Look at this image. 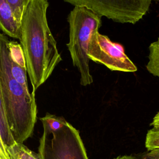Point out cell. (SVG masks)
I'll return each instance as SVG.
<instances>
[{"mask_svg":"<svg viewBox=\"0 0 159 159\" xmlns=\"http://www.w3.org/2000/svg\"><path fill=\"white\" fill-rule=\"evenodd\" d=\"M8 48L10 59L17 65L26 68L25 57L21 45L16 41L9 40L8 43Z\"/></svg>","mask_w":159,"mask_h":159,"instance_id":"cell-12","label":"cell"},{"mask_svg":"<svg viewBox=\"0 0 159 159\" xmlns=\"http://www.w3.org/2000/svg\"><path fill=\"white\" fill-rule=\"evenodd\" d=\"M42 123L43 132L47 133L55 132L61 129L67 122L63 117H58L54 114L47 113L46 115L40 118Z\"/></svg>","mask_w":159,"mask_h":159,"instance_id":"cell-9","label":"cell"},{"mask_svg":"<svg viewBox=\"0 0 159 159\" xmlns=\"http://www.w3.org/2000/svg\"><path fill=\"white\" fill-rule=\"evenodd\" d=\"M11 7L15 19L20 24L24 12L30 0H7Z\"/></svg>","mask_w":159,"mask_h":159,"instance_id":"cell-14","label":"cell"},{"mask_svg":"<svg viewBox=\"0 0 159 159\" xmlns=\"http://www.w3.org/2000/svg\"><path fill=\"white\" fill-rule=\"evenodd\" d=\"M0 30L7 35L20 39V27L7 0H0Z\"/></svg>","mask_w":159,"mask_h":159,"instance_id":"cell-7","label":"cell"},{"mask_svg":"<svg viewBox=\"0 0 159 159\" xmlns=\"http://www.w3.org/2000/svg\"><path fill=\"white\" fill-rule=\"evenodd\" d=\"M9 39L0 33V89L11 134L23 143L33 133L37 120L35 94L18 83L9 67Z\"/></svg>","mask_w":159,"mask_h":159,"instance_id":"cell-2","label":"cell"},{"mask_svg":"<svg viewBox=\"0 0 159 159\" xmlns=\"http://www.w3.org/2000/svg\"><path fill=\"white\" fill-rule=\"evenodd\" d=\"M142 159H159V148L144 153L142 156Z\"/></svg>","mask_w":159,"mask_h":159,"instance_id":"cell-15","label":"cell"},{"mask_svg":"<svg viewBox=\"0 0 159 159\" xmlns=\"http://www.w3.org/2000/svg\"><path fill=\"white\" fill-rule=\"evenodd\" d=\"M38 154L40 159H88L79 131L68 122L57 132L43 131Z\"/></svg>","mask_w":159,"mask_h":159,"instance_id":"cell-4","label":"cell"},{"mask_svg":"<svg viewBox=\"0 0 159 159\" xmlns=\"http://www.w3.org/2000/svg\"><path fill=\"white\" fill-rule=\"evenodd\" d=\"M88 56L89 60L101 63L112 71L135 72L137 70L122 47L111 42L107 36L100 34L98 31L92 36Z\"/></svg>","mask_w":159,"mask_h":159,"instance_id":"cell-6","label":"cell"},{"mask_svg":"<svg viewBox=\"0 0 159 159\" xmlns=\"http://www.w3.org/2000/svg\"><path fill=\"white\" fill-rule=\"evenodd\" d=\"M149 51L147 69L150 73L159 78V38L150 45Z\"/></svg>","mask_w":159,"mask_h":159,"instance_id":"cell-11","label":"cell"},{"mask_svg":"<svg viewBox=\"0 0 159 159\" xmlns=\"http://www.w3.org/2000/svg\"><path fill=\"white\" fill-rule=\"evenodd\" d=\"M10 159H40L38 153L28 148L23 143L15 142L7 148Z\"/></svg>","mask_w":159,"mask_h":159,"instance_id":"cell-8","label":"cell"},{"mask_svg":"<svg viewBox=\"0 0 159 159\" xmlns=\"http://www.w3.org/2000/svg\"><path fill=\"white\" fill-rule=\"evenodd\" d=\"M145 144L148 151L159 148V127H153L148 130Z\"/></svg>","mask_w":159,"mask_h":159,"instance_id":"cell-13","label":"cell"},{"mask_svg":"<svg viewBox=\"0 0 159 159\" xmlns=\"http://www.w3.org/2000/svg\"><path fill=\"white\" fill-rule=\"evenodd\" d=\"M0 134L7 148L15 143L16 142L14 140L11 134L10 129L7 122L5 111L4 109L1 89H0Z\"/></svg>","mask_w":159,"mask_h":159,"instance_id":"cell-10","label":"cell"},{"mask_svg":"<svg viewBox=\"0 0 159 159\" xmlns=\"http://www.w3.org/2000/svg\"><path fill=\"white\" fill-rule=\"evenodd\" d=\"M114 159H138V158L132 155H119L116 158H115Z\"/></svg>","mask_w":159,"mask_h":159,"instance_id":"cell-18","label":"cell"},{"mask_svg":"<svg viewBox=\"0 0 159 159\" xmlns=\"http://www.w3.org/2000/svg\"><path fill=\"white\" fill-rule=\"evenodd\" d=\"M48 6V0H30L20 24L19 40L34 94L61 61L47 22Z\"/></svg>","mask_w":159,"mask_h":159,"instance_id":"cell-1","label":"cell"},{"mask_svg":"<svg viewBox=\"0 0 159 159\" xmlns=\"http://www.w3.org/2000/svg\"><path fill=\"white\" fill-rule=\"evenodd\" d=\"M74 6L84 7L99 16L116 22L135 24L156 0H64Z\"/></svg>","mask_w":159,"mask_h":159,"instance_id":"cell-5","label":"cell"},{"mask_svg":"<svg viewBox=\"0 0 159 159\" xmlns=\"http://www.w3.org/2000/svg\"><path fill=\"white\" fill-rule=\"evenodd\" d=\"M150 125H152L153 127H159V112H158L153 117Z\"/></svg>","mask_w":159,"mask_h":159,"instance_id":"cell-17","label":"cell"},{"mask_svg":"<svg viewBox=\"0 0 159 159\" xmlns=\"http://www.w3.org/2000/svg\"><path fill=\"white\" fill-rule=\"evenodd\" d=\"M0 159H10L7 147L0 134Z\"/></svg>","mask_w":159,"mask_h":159,"instance_id":"cell-16","label":"cell"},{"mask_svg":"<svg viewBox=\"0 0 159 159\" xmlns=\"http://www.w3.org/2000/svg\"><path fill=\"white\" fill-rule=\"evenodd\" d=\"M70 27V40L66 44L73 65L80 73V84L87 86L93 82L90 73L88 50L93 35L101 25V17L91 10L75 6L68 18Z\"/></svg>","mask_w":159,"mask_h":159,"instance_id":"cell-3","label":"cell"}]
</instances>
